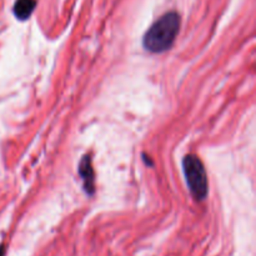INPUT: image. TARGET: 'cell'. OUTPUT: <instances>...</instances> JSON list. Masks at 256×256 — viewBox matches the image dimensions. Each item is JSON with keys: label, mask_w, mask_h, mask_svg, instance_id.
Wrapping results in <instances>:
<instances>
[{"label": "cell", "mask_w": 256, "mask_h": 256, "mask_svg": "<svg viewBox=\"0 0 256 256\" xmlns=\"http://www.w3.org/2000/svg\"><path fill=\"white\" fill-rule=\"evenodd\" d=\"M180 22L178 12H170L162 15L144 35L142 45L145 49L150 52H162L170 49L179 32Z\"/></svg>", "instance_id": "6da1fadb"}, {"label": "cell", "mask_w": 256, "mask_h": 256, "mask_svg": "<svg viewBox=\"0 0 256 256\" xmlns=\"http://www.w3.org/2000/svg\"><path fill=\"white\" fill-rule=\"evenodd\" d=\"M182 168L190 192L198 202L206 199L209 192L206 172L202 160L195 155H186L182 160Z\"/></svg>", "instance_id": "7a4b0ae2"}, {"label": "cell", "mask_w": 256, "mask_h": 256, "mask_svg": "<svg viewBox=\"0 0 256 256\" xmlns=\"http://www.w3.org/2000/svg\"><path fill=\"white\" fill-rule=\"evenodd\" d=\"M79 174L84 182V189L88 194L94 192V172H92V160L89 155H84L79 164Z\"/></svg>", "instance_id": "3957f363"}, {"label": "cell", "mask_w": 256, "mask_h": 256, "mask_svg": "<svg viewBox=\"0 0 256 256\" xmlns=\"http://www.w3.org/2000/svg\"><path fill=\"white\" fill-rule=\"evenodd\" d=\"M36 6V0H16L14 4V15L19 20L29 19Z\"/></svg>", "instance_id": "277c9868"}, {"label": "cell", "mask_w": 256, "mask_h": 256, "mask_svg": "<svg viewBox=\"0 0 256 256\" xmlns=\"http://www.w3.org/2000/svg\"><path fill=\"white\" fill-rule=\"evenodd\" d=\"M0 256H5V248L2 246H0Z\"/></svg>", "instance_id": "5b68a950"}]
</instances>
